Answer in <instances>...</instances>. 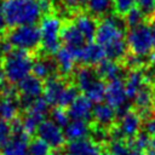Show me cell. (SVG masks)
I'll return each mask as SVG.
<instances>
[{
    "label": "cell",
    "instance_id": "1",
    "mask_svg": "<svg viewBox=\"0 0 155 155\" xmlns=\"http://www.w3.org/2000/svg\"><path fill=\"white\" fill-rule=\"evenodd\" d=\"M94 40L99 46H102L108 59L116 62L124 61L128 53L126 35L119 17L105 16L101 18L98 21Z\"/></svg>",
    "mask_w": 155,
    "mask_h": 155
},
{
    "label": "cell",
    "instance_id": "2",
    "mask_svg": "<svg viewBox=\"0 0 155 155\" xmlns=\"http://www.w3.org/2000/svg\"><path fill=\"white\" fill-rule=\"evenodd\" d=\"M1 8L8 28L31 25L42 17L38 0H4Z\"/></svg>",
    "mask_w": 155,
    "mask_h": 155
},
{
    "label": "cell",
    "instance_id": "3",
    "mask_svg": "<svg viewBox=\"0 0 155 155\" xmlns=\"http://www.w3.org/2000/svg\"><path fill=\"white\" fill-rule=\"evenodd\" d=\"M33 64L31 52L12 48L4 56V76L10 84H18L30 75Z\"/></svg>",
    "mask_w": 155,
    "mask_h": 155
},
{
    "label": "cell",
    "instance_id": "4",
    "mask_svg": "<svg viewBox=\"0 0 155 155\" xmlns=\"http://www.w3.org/2000/svg\"><path fill=\"white\" fill-rule=\"evenodd\" d=\"M4 40L7 41L12 48L17 50L33 52L41 48L40 29L35 24L8 28L4 34Z\"/></svg>",
    "mask_w": 155,
    "mask_h": 155
},
{
    "label": "cell",
    "instance_id": "5",
    "mask_svg": "<svg viewBox=\"0 0 155 155\" xmlns=\"http://www.w3.org/2000/svg\"><path fill=\"white\" fill-rule=\"evenodd\" d=\"M126 44L130 53L134 56L150 58L155 53V36L147 22L127 30Z\"/></svg>",
    "mask_w": 155,
    "mask_h": 155
},
{
    "label": "cell",
    "instance_id": "6",
    "mask_svg": "<svg viewBox=\"0 0 155 155\" xmlns=\"http://www.w3.org/2000/svg\"><path fill=\"white\" fill-rule=\"evenodd\" d=\"M62 23L59 17L54 13L45 15L40 19V35H41V50L46 54H56L61 46V30Z\"/></svg>",
    "mask_w": 155,
    "mask_h": 155
},
{
    "label": "cell",
    "instance_id": "7",
    "mask_svg": "<svg viewBox=\"0 0 155 155\" xmlns=\"http://www.w3.org/2000/svg\"><path fill=\"white\" fill-rule=\"evenodd\" d=\"M127 99L128 97L126 94L125 84L122 79H115L105 84L104 101L107 104H109L116 110L117 117L131 109L130 105L127 104Z\"/></svg>",
    "mask_w": 155,
    "mask_h": 155
},
{
    "label": "cell",
    "instance_id": "8",
    "mask_svg": "<svg viewBox=\"0 0 155 155\" xmlns=\"http://www.w3.org/2000/svg\"><path fill=\"white\" fill-rule=\"evenodd\" d=\"M17 92H18V104L19 108L28 109L30 104L41 94L44 93V84L42 80L38 79L33 74L28 75L25 79L17 84Z\"/></svg>",
    "mask_w": 155,
    "mask_h": 155
},
{
    "label": "cell",
    "instance_id": "9",
    "mask_svg": "<svg viewBox=\"0 0 155 155\" xmlns=\"http://www.w3.org/2000/svg\"><path fill=\"white\" fill-rule=\"evenodd\" d=\"M38 138L42 139L45 143H47L51 149H61L65 145V136L63 128H61L58 125H56L51 119L44 120L36 130Z\"/></svg>",
    "mask_w": 155,
    "mask_h": 155
},
{
    "label": "cell",
    "instance_id": "10",
    "mask_svg": "<svg viewBox=\"0 0 155 155\" xmlns=\"http://www.w3.org/2000/svg\"><path fill=\"white\" fill-rule=\"evenodd\" d=\"M61 40H62V42L64 44L65 47H68L69 50H71L74 52V54L76 57V61H78V57H79V53H80L81 48L87 44V41L82 36V34L76 28L74 21L70 19V18L64 19L63 23H62Z\"/></svg>",
    "mask_w": 155,
    "mask_h": 155
},
{
    "label": "cell",
    "instance_id": "11",
    "mask_svg": "<svg viewBox=\"0 0 155 155\" xmlns=\"http://www.w3.org/2000/svg\"><path fill=\"white\" fill-rule=\"evenodd\" d=\"M142 120V116L134 109H130L128 111L119 116L117 126L114 128L116 130L121 139L130 140L140 132Z\"/></svg>",
    "mask_w": 155,
    "mask_h": 155
},
{
    "label": "cell",
    "instance_id": "12",
    "mask_svg": "<svg viewBox=\"0 0 155 155\" xmlns=\"http://www.w3.org/2000/svg\"><path fill=\"white\" fill-rule=\"evenodd\" d=\"M132 101L134 110L142 116V119L151 117V111L155 105V91L149 84H145Z\"/></svg>",
    "mask_w": 155,
    "mask_h": 155
},
{
    "label": "cell",
    "instance_id": "13",
    "mask_svg": "<svg viewBox=\"0 0 155 155\" xmlns=\"http://www.w3.org/2000/svg\"><path fill=\"white\" fill-rule=\"evenodd\" d=\"M101 144L93 138H82L65 143V155H99Z\"/></svg>",
    "mask_w": 155,
    "mask_h": 155
},
{
    "label": "cell",
    "instance_id": "14",
    "mask_svg": "<svg viewBox=\"0 0 155 155\" xmlns=\"http://www.w3.org/2000/svg\"><path fill=\"white\" fill-rule=\"evenodd\" d=\"M93 103L84 94H79L76 99L67 108L68 115L70 120H84L90 121L92 119V111H93Z\"/></svg>",
    "mask_w": 155,
    "mask_h": 155
},
{
    "label": "cell",
    "instance_id": "15",
    "mask_svg": "<svg viewBox=\"0 0 155 155\" xmlns=\"http://www.w3.org/2000/svg\"><path fill=\"white\" fill-rule=\"evenodd\" d=\"M73 21H74L76 28L79 29V31L85 38V40L87 42H93L94 36H96L97 25H98L97 18H94L93 16H91L90 13H87L85 11H81V12L74 15Z\"/></svg>",
    "mask_w": 155,
    "mask_h": 155
},
{
    "label": "cell",
    "instance_id": "16",
    "mask_svg": "<svg viewBox=\"0 0 155 155\" xmlns=\"http://www.w3.org/2000/svg\"><path fill=\"white\" fill-rule=\"evenodd\" d=\"M105 58V52L102 48V46H99L97 42H87L81 48L78 57V62L82 63V65L96 67Z\"/></svg>",
    "mask_w": 155,
    "mask_h": 155
},
{
    "label": "cell",
    "instance_id": "17",
    "mask_svg": "<svg viewBox=\"0 0 155 155\" xmlns=\"http://www.w3.org/2000/svg\"><path fill=\"white\" fill-rule=\"evenodd\" d=\"M29 137L24 133H13L11 139L0 149V155H29Z\"/></svg>",
    "mask_w": 155,
    "mask_h": 155
},
{
    "label": "cell",
    "instance_id": "18",
    "mask_svg": "<svg viewBox=\"0 0 155 155\" xmlns=\"http://www.w3.org/2000/svg\"><path fill=\"white\" fill-rule=\"evenodd\" d=\"M65 86H67V84L62 78H59L57 75H53V76L48 78L47 80H45L44 93H42L44 96L42 97L46 99V102L50 105L56 107L63 90L65 88Z\"/></svg>",
    "mask_w": 155,
    "mask_h": 155
},
{
    "label": "cell",
    "instance_id": "19",
    "mask_svg": "<svg viewBox=\"0 0 155 155\" xmlns=\"http://www.w3.org/2000/svg\"><path fill=\"white\" fill-rule=\"evenodd\" d=\"M116 116H117L116 110L113 107H110L109 104H107L105 102L98 103L93 107L92 119L94 120V122L98 127L109 128L110 126L114 125Z\"/></svg>",
    "mask_w": 155,
    "mask_h": 155
},
{
    "label": "cell",
    "instance_id": "20",
    "mask_svg": "<svg viewBox=\"0 0 155 155\" xmlns=\"http://www.w3.org/2000/svg\"><path fill=\"white\" fill-rule=\"evenodd\" d=\"M54 61L57 64V70L61 75L68 76L73 71H75V64L78 61L74 52L68 47L62 46L54 54Z\"/></svg>",
    "mask_w": 155,
    "mask_h": 155
},
{
    "label": "cell",
    "instance_id": "21",
    "mask_svg": "<svg viewBox=\"0 0 155 155\" xmlns=\"http://www.w3.org/2000/svg\"><path fill=\"white\" fill-rule=\"evenodd\" d=\"M94 70H96L98 78L102 79L103 81L104 80L111 81L115 79H121V76L124 74V67L119 62L108 59V58H105L98 65H96Z\"/></svg>",
    "mask_w": 155,
    "mask_h": 155
},
{
    "label": "cell",
    "instance_id": "22",
    "mask_svg": "<svg viewBox=\"0 0 155 155\" xmlns=\"http://www.w3.org/2000/svg\"><path fill=\"white\" fill-rule=\"evenodd\" d=\"M74 80H75V86L78 87V90L85 93L92 85H94L96 81L99 80V78L92 67L81 65L78 69H75Z\"/></svg>",
    "mask_w": 155,
    "mask_h": 155
},
{
    "label": "cell",
    "instance_id": "23",
    "mask_svg": "<svg viewBox=\"0 0 155 155\" xmlns=\"http://www.w3.org/2000/svg\"><path fill=\"white\" fill-rule=\"evenodd\" d=\"M125 90L128 99H133L136 94L143 88V86L147 84L145 81V73L142 69H131L127 75L126 80L124 81Z\"/></svg>",
    "mask_w": 155,
    "mask_h": 155
},
{
    "label": "cell",
    "instance_id": "24",
    "mask_svg": "<svg viewBox=\"0 0 155 155\" xmlns=\"http://www.w3.org/2000/svg\"><path fill=\"white\" fill-rule=\"evenodd\" d=\"M19 111L18 104V96H8L2 94L0 96V120L6 122H12L17 119Z\"/></svg>",
    "mask_w": 155,
    "mask_h": 155
},
{
    "label": "cell",
    "instance_id": "25",
    "mask_svg": "<svg viewBox=\"0 0 155 155\" xmlns=\"http://www.w3.org/2000/svg\"><path fill=\"white\" fill-rule=\"evenodd\" d=\"M63 131H64L65 139H68V142H69V140L87 138L91 132V127H90L88 121L70 120L69 124L63 128Z\"/></svg>",
    "mask_w": 155,
    "mask_h": 155
},
{
    "label": "cell",
    "instance_id": "26",
    "mask_svg": "<svg viewBox=\"0 0 155 155\" xmlns=\"http://www.w3.org/2000/svg\"><path fill=\"white\" fill-rule=\"evenodd\" d=\"M56 71L58 70H57V64L54 59H51L50 57H45V58H38L36 61H34L31 74L38 79L47 80L48 78L56 75Z\"/></svg>",
    "mask_w": 155,
    "mask_h": 155
},
{
    "label": "cell",
    "instance_id": "27",
    "mask_svg": "<svg viewBox=\"0 0 155 155\" xmlns=\"http://www.w3.org/2000/svg\"><path fill=\"white\" fill-rule=\"evenodd\" d=\"M48 107H50V104L46 102V99L44 97H39L25 110V114L41 124L44 120H46V116H47L48 109H50Z\"/></svg>",
    "mask_w": 155,
    "mask_h": 155
},
{
    "label": "cell",
    "instance_id": "28",
    "mask_svg": "<svg viewBox=\"0 0 155 155\" xmlns=\"http://www.w3.org/2000/svg\"><path fill=\"white\" fill-rule=\"evenodd\" d=\"M113 6V0H87L86 12L97 19L107 16L110 7Z\"/></svg>",
    "mask_w": 155,
    "mask_h": 155
},
{
    "label": "cell",
    "instance_id": "29",
    "mask_svg": "<svg viewBox=\"0 0 155 155\" xmlns=\"http://www.w3.org/2000/svg\"><path fill=\"white\" fill-rule=\"evenodd\" d=\"M109 148H110L109 150L114 155H144V151L137 149L128 140L125 139L111 140Z\"/></svg>",
    "mask_w": 155,
    "mask_h": 155
},
{
    "label": "cell",
    "instance_id": "30",
    "mask_svg": "<svg viewBox=\"0 0 155 155\" xmlns=\"http://www.w3.org/2000/svg\"><path fill=\"white\" fill-rule=\"evenodd\" d=\"M122 21H124L125 27H127L128 29H131V28H134V27H137V25H140V24L145 23V22H147V18H145L144 15L140 12V10L136 6V7H133L131 11H128V12L124 16Z\"/></svg>",
    "mask_w": 155,
    "mask_h": 155
},
{
    "label": "cell",
    "instance_id": "31",
    "mask_svg": "<svg viewBox=\"0 0 155 155\" xmlns=\"http://www.w3.org/2000/svg\"><path fill=\"white\" fill-rule=\"evenodd\" d=\"M79 96V90L75 85H67L65 88L63 90L58 103L56 107H61V108H68Z\"/></svg>",
    "mask_w": 155,
    "mask_h": 155
},
{
    "label": "cell",
    "instance_id": "32",
    "mask_svg": "<svg viewBox=\"0 0 155 155\" xmlns=\"http://www.w3.org/2000/svg\"><path fill=\"white\" fill-rule=\"evenodd\" d=\"M28 150L29 155H50L52 153L51 147L40 138H34L29 140Z\"/></svg>",
    "mask_w": 155,
    "mask_h": 155
},
{
    "label": "cell",
    "instance_id": "33",
    "mask_svg": "<svg viewBox=\"0 0 155 155\" xmlns=\"http://www.w3.org/2000/svg\"><path fill=\"white\" fill-rule=\"evenodd\" d=\"M138 0H113V10L116 17L124 18V16L137 6Z\"/></svg>",
    "mask_w": 155,
    "mask_h": 155
},
{
    "label": "cell",
    "instance_id": "34",
    "mask_svg": "<svg viewBox=\"0 0 155 155\" xmlns=\"http://www.w3.org/2000/svg\"><path fill=\"white\" fill-rule=\"evenodd\" d=\"M51 120L56 125H58L61 128H64L69 124L70 117H69L68 111L65 110V108L53 107V109L51 110Z\"/></svg>",
    "mask_w": 155,
    "mask_h": 155
},
{
    "label": "cell",
    "instance_id": "35",
    "mask_svg": "<svg viewBox=\"0 0 155 155\" xmlns=\"http://www.w3.org/2000/svg\"><path fill=\"white\" fill-rule=\"evenodd\" d=\"M150 139H151V136L148 134L147 132H139L134 138L130 139L128 142L136 147L137 149L144 151V150H148L149 149V145H150Z\"/></svg>",
    "mask_w": 155,
    "mask_h": 155
},
{
    "label": "cell",
    "instance_id": "36",
    "mask_svg": "<svg viewBox=\"0 0 155 155\" xmlns=\"http://www.w3.org/2000/svg\"><path fill=\"white\" fill-rule=\"evenodd\" d=\"M62 2L69 12H73V15H76L81 11H85L87 0H62Z\"/></svg>",
    "mask_w": 155,
    "mask_h": 155
},
{
    "label": "cell",
    "instance_id": "37",
    "mask_svg": "<svg viewBox=\"0 0 155 155\" xmlns=\"http://www.w3.org/2000/svg\"><path fill=\"white\" fill-rule=\"evenodd\" d=\"M137 7L140 10V12L148 19L149 17H151L155 13V0H138Z\"/></svg>",
    "mask_w": 155,
    "mask_h": 155
},
{
    "label": "cell",
    "instance_id": "38",
    "mask_svg": "<svg viewBox=\"0 0 155 155\" xmlns=\"http://www.w3.org/2000/svg\"><path fill=\"white\" fill-rule=\"evenodd\" d=\"M11 137H12L11 125L6 121L0 120V149L11 139Z\"/></svg>",
    "mask_w": 155,
    "mask_h": 155
},
{
    "label": "cell",
    "instance_id": "39",
    "mask_svg": "<svg viewBox=\"0 0 155 155\" xmlns=\"http://www.w3.org/2000/svg\"><path fill=\"white\" fill-rule=\"evenodd\" d=\"M145 132L150 134L151 137L155 136V115L149 117L148 121L145 122Z\"/></svg>",
    "mask_w": 155,
    "mask_h": 155
},
{
    "label": "cell",
    "instance_id": "40",
    "mask_svg": "<svg viewBox=\"0 0 155 155\" xmlns=\"http://www.w3.org/2000/svg\"><path fill=\"white\" fill-rule=\"evenodd\" d=\"M7 23H6V19H5V15L2 12V8L0 6V35L5 34V31L7 30Z\"/></svg>",
    "mask_w": 155,
    "mask_h": 155
},
{
    "label": "cell",
    "instance_id": "41",
    "mask_svg": "<svg viewBox=\"0 0 155 155\" xmlns=\"http://www.w3.org/2000/svg\"><path fill=\"white\" fill-rule=\"evenodd\" d=\"M147 23H148V25L150 27V29H151V31H153V35L155 36V13H154L151 17H149V18L147 19Z\"/></svg>",
    "mask_w": 155,
    "mask_h": 155
},
{
    "label": "cell",
    "instance_id": "42",
    "mask_svg": "<svg viewBox=\"0 0 155 155\" xmlns=\"http://www.w3.org/2000/svg\"><path fill=\"white\" fill-rule=\"evenodd\" d=\"M2 79H5V76H4V56L0 51V82H2Z\"/></svg>",
    "mask_w": 155,
    "mask_h": 155
},
{
    "label": "cell",
    "instance_id": "43",
    "mask_svg": "<svg viewBox=\"0 0 155 155\" xmlns=\"http://www.w3.org/2000/svg\"><path fill=\"white\" fill-rule=\"evenodd\" d=\"M148 150H155V136L151 137L150 139V145H149V149Z\"/></svg>",
    "mask_w": 155,
    "mask_h": 155
},
{
    "label": "cell",
    "instance_id": "44",
    "mask_svg": "<svg viewBox=\"0 0 155 155\" xmlns=\"http://www.w3.org/2000/svg\"><path fill=\"white\" fill-rule=\"evenodd\" d=\"M99 155H114V154L110 150H103V151L99 153Z\"/></svg>",
    "mask_w": 155,
    "mask_h": 155
},
{
    "label": "cell",
    "instance_id": "45",
    "mask_svg": "<svg viewBox=\"0 0 155 155\" xmlns=\"http://www.w3.org/2000/svg\"><path fill=\"white\" fill-rule=\"evenodd\" d=\"M50 155H65V153H63V151H59V150H56V151H52Z\"/></svg>",
    "mask_w": 155,
    "mask_h": 155
},
{
    "label": "cell",
    "instance_id": "46",
    "mask_svg": "<svg viewBox=\"0 0 155 155\" xmlns=\"http://www.w3.org/2000/svg\"><path fill=\"white\" fill-rule=\"evenodd\" d=\"M145 155H155V150H147Z\"/></svg>",
    "mask_w": 155,
    "mask_h": 155
},
{
    "label": "cell",
    "instance_id": "47",
    "mask_svg": "<svg viewBox=\"0 0 155 155\" xmlns=\"http://www.w3.org/2000/svg\"><path fill=\"white\" fill-rule=\"evenodd\" d=\"M1 90H2V82H0V92H1Z\"/></svg>",
    "mask_w": 155,
    "mask_h": 155
},
{
    "label": "cell",
    "instance_id": "48",
    "mask_svg": "<svg viewBox=\"0 0 155 155\" xmlns=\"http://www.w3.org/2000/svg\"><path fill=\"white\" fill-rule=\"evenodd\" d=\"M54 1H58V0H53V2H54Z\"/></svg>",
    "mask_w": 155,
    "mask_h": 155
}]
</instances>
